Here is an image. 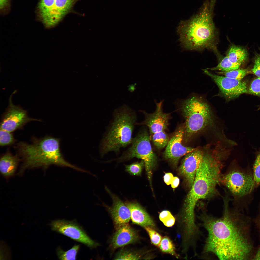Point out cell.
Here are the masks:
<instances>
[{
  "label": "cell",
  "instance_id": "cell-1",
  "mask_svg": "<svg viewBox=\"0 0 260 260\" xmlns=\"http://www.w3.org/2000/svg\"><path fill=\"white\" fill-rule=\"evenodd\" d=\"M225 203L221 217L203 213L199 216L208 232L204 253H212L220 260H252L256 252L251 236L252 220Z\"/></svg>",
  "mask_w": 260,
  "mask_h": 260
},
{
  "label": "cell",
  "instance_id": "cell-2",
  "mask_svg": "<svg viewBox=\"0 0 260 260\" xmlns=\"http://www.w3.org/2000/svg\"><path fill=\"white\" fill-rule=\"evenodd\" d=\"M216 1L205 0L196 14L180 23L177 31L184 48L190 50L209 49L218 53L216 29L213 20Z\"/></svg>",
  "mask_w": 260,
  "mask_h": 260
},
{
  "label": "cell",
  "instance_id": "cell-3",
  "mask_svg": "<svg viewBox=\"0 0 260 260\" xmlns=\"http://www.w3.org/2000/svg\"><path fill=\"white\" fill-rule=\"evenodd\" d=\"M221 168L218 159L206 153L185 201L180 217L184 221L195 220V209L198 201L213 193L220 179Z\"/></svg>",
  "mask_w": 260,
  "mask_h": 260
},
{
  "label": "cell",
  "instance_id": "cell-4",
  "mask_svg": "<svg viewBox=\"0 0 260 260\" xmlns=\"http://www.w3.org/2000/svg\"><path fill=\"white\" fill-rule=\"evenodd\" d=\"M137 116L135 111L126 104L114 110L111 121L100 144L101 156L110 151L116 153L131 144Z\"/></svg>",
  "mask_w": 260,
  "mask_h": 260
},
{
  "label": "cell",
  "instance_id": "cell-5",
  "mask_svg": "<svg viewBox=\"0 0 260 260\" xmlns=\"http://www.w3.org/2000/svg\"><path fill=\"white\" fill-rule=\"evenodd\" d=\"M59 142V139L48 136L31 144L19 143L17 146L24 161L22 168L43 167L46 168L54 164L75 169L76 166L66 161L63 157Z\"/></svg>",
  "mask_w": 260,
  "mask_h": 260
},
{
  "label": "cell",
  "instance_id": "cell-6",
  "mask_svg": "<svg viewBox=\"0 0 260 260\" xmlns=\"http://www.w3.org/2000/svg\"><path fill=\"white\" fill-rule=\"evenodd\" d=\"M179 102L177 108L185 119L186 137L202 130L212 121L211 110L202 98L192 96Z\"/></svg>",
  "mask_w": 260,
  "mask_h": 260
},
{
  "label": "cell",
  "instance_id": "cell-7",
  "mask_svg": "<svg viewBox=\"0 0 260 260\" xmlns=\"http://www.w3.org/2000/svg\"><path fill=\"white\" fill-rule=\"evenodd\" d=\"M150 138L146 130H141L133 138L131 146L115 160L120 162L134 157L141 159L144 162L147 177L151 186L152 170L156 164L157 158L152 149Z\"/></svg>",
  "mask_w": 260,
  "mask_h": 260
},
{
  "label": "cell",
  "instance_id": "cell-8",
  "mask_svg": "<svg viewBox=\"0 0 260 260\" xmlns=\"http://www.w3.org/2000/svg\"><path fill=\"white\" fill-rule=\"evenodd\" d=\"M50 225L53 231L81 243L91 249L99 245L98 243L90 237L83 228L75 220H56L52 222Z\"/></svg>",
  "mask_w": 260,
  "mask_h": 260
},
{
  "label": "cell",
  "instance_id": "cell-9",
  "mask_svg": "<svg viewBox=\"0 0 260 260\" xmlns=\"http://www.w3.org/2000/svg\"><path fill=\"white\" fill-rule=\"evenodd\" d=\"M223 183L234 195L241 197L250 193L255 185L253 176L243 171L234 170L222 178Z\"/></svg>",
  "mask_w": 260,
  "mask_h": 260
},
{
  "label": "cell",
  "instance_id": "cell-10",
  "mask_svg": "<svg viewBox=\"0 0 260 260\" xmlns=\"http://www.w3.org/2000/svg\"><path fill=\"white\" fill-rule=\"evenodd\" d=\"M16 91H15L10 96L9 105L3 114L0 124V129L10 132L21 128L31 121L40 120L29 117L26 110L13 104L12 97Z\"/></svg>",
  "mask_w": 260,
  "mask_h": 260
},
{
  "label": "cell",
  "instance_id": "cell-11",
  "mask_svg": "<svg viewBox=\"0 0 260 260\" xmlns=\"http://www.w3.org/2000/svg\"><path fill=\"white\" fill-rule=\"evenodd\" d=\"M203 71L214 81L222 94L228 100L233 99L247 92L246 83L241 80L213 74L207 69H204Z\"/></svg>",
  "mask_w": 260,
  "mask_h": 260
},
{
  "label": "cell",
  "instance_id": "cell-12",
  "mask_svg": "<svg viewBox=\"0 0 260 260\" xmlns=\"http://www.w3.org/2000/svg\"><path fill=\"white\" fill-rule=\"evenodd\" d=\"M184 130V127L182 126L178 128L169 141L164 152L165 158L175 165L178 164L182 157L196 149L182 144Z\"/></svg>",
  "mask_w": 260,
  "mask_h": 260
},
{
  "label": "cell",
  "instance_id": "cell-13",
  "mask_svg": "<svg viewBox=\"0 0 260 260\" xmlns=\"http://www.w3.org/2000/svg\"><path fill=\"white\" fill-rule=\"evenodd\" d=\"M206 153L196 149L185 155L178 169L179 175L183 177L189 187H191Z\"/></svg>",
  "mask_w": 260,
  "mask_h": 260
},
{
  "label": "cell",
  "instance_id": "cell-14",
  "mask_svg": "<svg viewBox=\"0 0 260 260\" xmlns=\"http://www.w3.org/2000/svg\"><path fill=\"white\" fill-rule=\"evenodd\" d=\"M163 100L159 103L155 102V111L152 113H148L144 111L140 110L145 116L144 120L140 123H136V125L144 124L148 127L151 135L157 132L164 131L167 127L170 118V114L163 112L162 107Z\"/></svg>",
  "mask_w": 260,
  "mask_h": 260
},
{
  "label": "cell",
  "instance_id": "cell-15",
  "mask_svg": "<svg viewBox=\"0 0 260 260\" xmlns=\"http://www.w3.org/2000/svg\"><path fill=\"white\" fill-rule=\"evenodd\" d=\"M105 189L112 200L113 204L109 211L117 228L129 221L131 219L130 212L125 203L118 197L111 193L106 187Z\"/></svg>",
  "mask_w": 260,
  "mask_h": 260
},
{
  "label": "cell",
  "instance_id": "cell-16",
  "mask_svg": "<svg viewBox=\"0 0 260 260\" xmlns=\"http://www.w3.org/2000/svg\"><path fill=\"white\" fill-rule=\"evenodd\" d=\"M79 0H55L49 16L43 23L46 28H50L57 25L71 11Z\"/></svg>",
  "mask_w": 260,
  "mask_h": 260
},
{
  "label": "cell",
  "instance_id": "cell-17",
  "mask_svg": "<svg viewBox=\"0 0 260 260\" xmlns=\"http://www.w3.org/2000/svg\"><path fill=\"white\" fill-rule=\"evenodd\" d=\"M116 229L111 242L113 249L136 243L139 240V236L137 231L128 223Z\"/></svg>",
  "mask_w": 260,
  "mask_h": 260
},
{
  "label": "cell",
  "instance_id": "cell-18",
  "mask_svg": "<svg viewBox=\"0 0 260 260\" xmlns=\"http://www.w3.org/2000/svg\"><path fill=\"white\" fill-rule=\"evenodd\" d=\"M125 203L130 211L133 223L143 227H155V224L152 218L140 204L135 202L127 201Z\"/></svg>",
  "mask_w": 260,
  "mask_h": 260
},
{
  "label": "cell",
  "instance_id": "cell-19",
  "mask_svg": "<svg viewBox=\"0 0 260 260\" xmlns=\"http://www.w3.org/2000/svg\"><path fill=\"white\" fill-rule=\"evenodd\" d=\"M19 159L17 156L9 152L4 154L0 161V171L3 176L8 177L13 176L17 169Z\"/></svg>",
  "mask_w": 260,
  "mask_h": 260
},
{
  "label": "cell",
  "instance_id": "cell-20",
  "mask_svg": "<svg viewBox=\"0 0 260 260\" xmlns=\"http://www.w3.org/2000/svg\"><path fill=\"white\" fill-rule=\"evenodd\" d=\"M232 62L240 65L247 59L248 53L245 49L235 45L231 46L226 55Z\"/></svg>",
  "mask_w": 260,
  "mask_h": 260
},
{
  "label": "cell",
  "instance_id": "cell-21",
  "mask_svg": "<svg viewBox=\"0 0 260 260\" xmlns=\"http://www.w3.org/2000/svg\"><path fill=\"white\" fill-rule=\"evenodd\" d=\"M55 0H40L38 8L39 16L42 23L49 16L53 8Z\"/></svg>",
  "mask_w": 260,
  "mask_h": 260
},
{
  "label": "cell",
  "instance_id": "cell-22",
  "mask_svg": "<svg viewBox=\"0 0 260 260\" xmlns=\"http://www.w3.org/2000/svg\"><path fill=\"white\" fill-rule=\"evenodd\" d=\"M80 247L79 244H75L70 249L65 251L60 247L57 249V254L60 260H75Z\"/></svg>",
  "mask_w": 260,
  "mask_h": 260
},
{
  "label": "cell",
  "instance_id": "cell-23",
  "mask_svg": "<svg viewBox=\"0 0 260 260\" xmlns=\"http://www.w3.org/2000/svg\"><path fill=\"white\" fill-rule=\"evenodd\" d=\"M240 65V64L232 62L226 56L220 60L219 63L216 66L210 68V70L227 72L238 69Z\"/></svg>",
  "mask_w": 260,
  "mask_h": 260
},
{
  "label": "cell",
  "instance_id": "cell-24",
  "mask_svg": "<svg viewBox=\"0 0 260 260\" xmlns=\"http://www.w3.org/2000/svg\"><path fill=\"white\" fill-rule=\"evenodd\" d=\"M159 247L163 252L174 256L176 258L178 256L175 250L174 245L171 240L168 237H165L162 239Z\"/></svg>",
  "mask_w": 260,
  "mask_h": 260
},
{
  "label": "cell",
  "instance_id": "cell-25",
  "mask_svg": "<svg viewBox=\"0 0 260 260\" xmlns=\"http://www.w3.org/2000/svg\"><path fill=\"white\" fill-rule=\"evenodd\" d=\"M151 136L154 145L158 149L165 147L169 141L168 135L165 131L156 133Z\"/></svg>",
  "mask_w": 260,
  "mask_h": 260
},
{
  "label": "cell",
  "instance_id": "cell-26",
  "mask_svg": "<svg viewBox=\"0 0 260 260\" xmlns=\"http://www.w3.org/2000/svg\"><path fill=\"white\" fill-rule=\"evenodd\" d=\"M142 256L141 254L138 252L123 249L118 252L114 259L138 260L142 258Z\"/></svg>",
  "mask_w": 260,
  "mask_h": 260
},
{
  "label": "cell",
  "instance_id": "cell-27",
  "mask_svg": "<svg viewBox=\"0 0 260 260\" xmlns=\"http://www.w3.org/2000/svg\"><path fill=\"white\" fill-rule=\"evenodd\" d=\"M255 158L253 166V177L255 184H260V148L254 152Z\"/></svg>",
  "mask_w": 260,
  "mask_h": 260
},
{
  "label": "cell",
  "instance_id": "cell-28",
  "mask_svg": "<svg viewBox=\"0 0 260 260\" xmlns=\"http://www.w3.org/2000/svg\"><path fill=\"white\" fill-rule=\"evenodd\" d=\"M144 165V162L142 160L140 162H136L129 165H125V170L131 175L140 176Z\"/></svg>",
  "mask_w": 260,
  "mask_h": 260
},
{
  "label": "cell",
  "instance_id": "cell-29",
  "mask_svg": "<svg viewBox=\"0 0 260 260\" xmlns=\"http://www.w3.org/2000/svg\"><path fill=\"white\" fill-rule=\"evenodd\" d=\"M159 217L160 220L167 227H171L175 223V218L169 211L164 210L161 212L159 214Z\"/></svg>",
  "mask_w": 260,
  "mask_h": 260
},
{
  "label": "cell",
  "instance_id": "cell-30",
  "mask_svg": "<svg viewBox=\"0 0 260 260\" xmlns=\"http://www.w3.org/2000/svg\"><path fill=\"white\" fill-rule=\"evenodd\" d=\"M247 72V70L238 69L227 72H221L219 73L228 78L241 80L245 76Z\"/></svg>",
  "mask_w": 260,
  "mask_h": 260
},
{
  "label": "cell",
  "instance_id": "cell-31",
  "mask_svg": "<svg viewBox=\"0 0 260 260\" xmlns=\"http://www.w3.org/2000/svg\"><path fill=\"white\" fill-rule=\"evenodd\" d=\"M11 132L0 129V145L1 146L9 145L14 142V138Z\"/></svg>",
  "mask_w": 260,
  "mask_h": 260
},
{
  "label": "cell",
  "instance_id": "cell-32",
  "mask_svg": "<svg viewBox=\"0 0 260 260\" xmlns=\"http://www.w3.org/2000/svg\"><path fill=\"white\" fill-rule=\"evenodd\" d=\"M148 234L152 243L156 246H159L162 239L161 235L153 228L149 226L144 227Z\"/></svg>",
  "mask_w": 260,
  "mask_h": 260
},
{
  "label": "cell",
  "instance_id": "cell-33",
  "mask_svg": "<svg viewBox=\"0 0 260 260\" xmlns=\"http://www.w3.org/2000/svg\"><path fill=\"white\" fill-rule=\"evenodd\" d=\"M247 92L260 96V78L258 77L252 81L247 89Z\"/></svg>",
  "mask_w": 260,
  "mask_h": 260
},
{
  "label": "cell",
  "instance_id": "cell-34",
  "mask_svg": "<svg viewBox=\"0 0 260 260\" xmlns=\"http://www.w3.org/2000/svg\"><path fill=\"white\" fill-rule=\"evenodd\" d=\"M252 71L258 78H260V53L256 54L255 57Z\"/></svg>",
  "mask_w": 260,
  "mask_h": 260
},
{
  "label": "cell",
  "instance_id": "cell-35",
  "mask_svg": "<svg viewBox=\"0 0 260 260\" xmlns=\"http://www.w3.org/2000/svg\"><path fill=\"white\" fill-rule=\"evenodd\" d=\"M255 222L259 230L260 237V212L255 220ZM253 260H260V246L256 250Z\"/></svg>",
  "mask_w": 260,
  "mask_h": 260
},
{
  "label": "cell",
  "instance_id": "cell-36",
  "mask_svg": "<svg viewBox=\"0 0 260 260\" xmlns=\"http://www.w3.org/2000/svg\"><path fill=\"white\" fill-rule=\"evenodd\" d=\"M174 177V176L172 173H166L163 176L164 181L167 185H170L171 184Z\"/></svg>",
  "mask_w": 260,
  "mask_h": 260
},
{
  "label": "cell",
  "instance_id": "cell-37",
  "mask_svg": "<svg viewBox=\"0 0 260 260\" xmlns=\"http://www.w3.org/2000/svg\"><path fill=\"white\" fill-rule=\"evenodd\" d=\"M179 182L180 180L178 177L176 176L174 177L171 184V187L173 188H177L178 186Z\"/></svg>",
  "mask_w": 260,
  "mask_h": 260
},
{
  "label": "cell",
  "instance_id": "cell-38",
  "mask_svg": "<svg viewBox=\"0 0 260 260\" xmlns=\"http://www.w3.org/2000/svg\"><path fill=\"white\" fill-rule=\"evenodd\" d=\"M9 0H0V8L3 9L6 7L8 4Z\"/></svg>",
  "mask_w": 260,
  "mask_h": 260
}]
</instances>
